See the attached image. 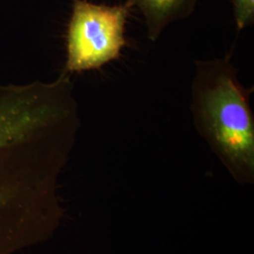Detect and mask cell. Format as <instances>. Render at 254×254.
I'll list each match as a JSON object with an SVG mask.
<instances>
[{"label":"cell","instance_id":"obj_4","mask_svg":"<svg viewBox=\"0 0 254 254\" xmlns=\"http://www.w3.org/2000/svg\"><path fill=\"white\" fill-rule=\"evenodd\" d=\"M234 19L238 31L253 26L254 23V0H232Z\"/></svg>","mask_w":254,"mask_h":254},{"label":"cell","instance_id":"obj_1","mask_svg":"<svg viewBox=\"0 0 254 254\" xmlns=\"http://www.w3.org/2000/svg\"><path fill=\"white\" fill-rule=\"evenodd\" d=\"M231 56L195 61L190 111L194 125L228 168L243 179L254 169V114L251 96Z\"/></svg>","mask_w":254,"mask_h":254},{"label":"cell","instance_id":"obj_2","mask_svg":"<svg viewBox=\"0 0 254 254\" xmlns=\"http://www.w3.org/2000/svg\"><path fill=\"white\" fill-rule=\"evenodd\" d=\"M132 9L127 1L108 5L73 0L63 71L72 74L99 70L120 59L127 45L126 27Z\"/></svg>","mask_w":254,"mask_h":254},{"label":"cell","instance_id":"obj_3","mask_svg":"<svg viewBox=\"0 0 254 254\" xmlns=\"http://www.w3.org/2000/svg\"><path fill=\"white\" fill-rule=\"evenodd\" d=\"M198 0H127L144 19L146 35L151 42L161 36L164 29L176 21L190 17Z\"/></svg>","mask_w":254,"mask_h":254}]
</instances>
